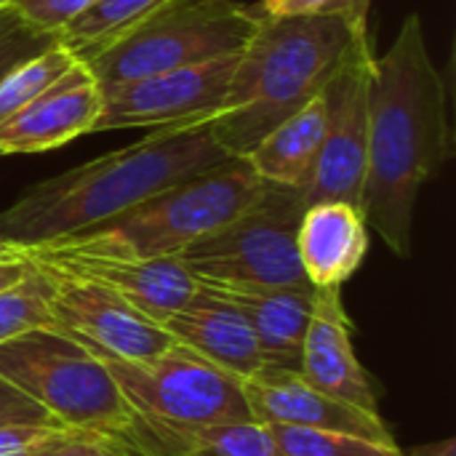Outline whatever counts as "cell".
<instances>
[{
	"label": "cell",
	"mask_w": 456,
	"mask_h": 456,
	"mask_svg": "<svg viewBox=\"0 0 456 456\" xmlns=\"http://www.w3.org/2000/svg\"><path fill=\"white\" fill-rule=\"evenodd\" d=\"M283 456H403L395 441H377L339 430L265 425Z\"/></svg>",
	"instance_id": "21"
},
{
	"label": "cell",
	"mask_w": 456,
	"mask_h": 456,
	"mask_svg": "<svg viewBox=\"0 0 456 456\" xmlns=\"http://www.w3.org/2000/svg\"><path fill=\"white\" fill-rule=\"evenodd\" d=\"M168 0H96L88 11L72 19L67 27L56 32L59 43L80 61L94 48L104 45L155 8L166 5Z\"/></svg>",
	"instance_id": "20"
},
{
	"label": "cell",
	"mask_w": 456,
	"mask_h": 456,
	"mask_svg": "<svg viewBox=\"0 0 456 456\" xmlns=\"http://www.w3.org/2000/svg\"><path fill=\"white\" fill-rule=\"evenodd\" d=\"M326 123H329V102L323 91L307 107L278 123L248 155H243V160L267 184L302 190L315 168Z\"/></svg>",
	"instance_id": "19"
},
{
	"label": "cell",
	"mask_w": 456,
	"mask_h": 456,
	"mask_svg": "<svg viewBox=\"0 0 456 456\" xmlns=\"http://www.w3.org/2000/svg\"><path fill=\"white\" fill-rule=\"evenodd\" d=\"M323 11L339 13L355 35H371V27H369L371 0H329Z\"/></svg>",
	"instance_id": "30"
},
{
	"label": "cell",
	"mask_w": 456,
	"mask_h": 456,
	"mask_svg": "<svg viewBox=\"0 0 456 456\" xmlns=\"http://www.w3.org/2000/svg\"><path fill=\"white\" fill-rule=\"evenodd\" d=\"M265 190L267 182L259 179L243 158H227L166 187L131 211L56 243L139 259L179 256L187 246L254 206Z\"/></svg>",
	"instance_id": "4"
},
{
	"label": "cell",
	"mask_w": 456,
	"mask_h": 456,
	"mask_svg": "<svg viewBox=\"0 0 456 456\" xmlns=\"http://www.w3.org/2000/svg\"><path fill=\"white\" fill-rule=\"evenodd\" d=\"M0 377L67 430L118 438L131 425L134 414L104 361L51 329L0 342Z\"/></svg>",
	"instance_id": "6"
},
{
	"label": "cell",
	"mask_w": 456,
	"mask_h": 456,
	"mask_svg": "<svg viewBox=\"0 0 456 456\" xmlns=\"http://www.w3.org/2000/svg\"><path fill=\"white\" fill-rule=\"evenodd\" d=\"M174 345L206 358L208 363L246 379L265 366L259 342L238 307L200 286L160 323Z\"/></svg>",
	"instance_id": "16"
},
{
	"label": "cell",
	"mask_w": 456,
	"mask_h": 456,
	"mask_svg": "<svg viewBox=\"0 0 456 456\" xmlns=\"http://www.w3.org/2000/svg\"><path fill=\"white\" fill-rule=\"evenodd\" d=\"M75 64H77V59L61 43H53L51 48L21 61L19 67H13L0 80V123L8 120L11 115H16L21 107H27L43 91H48Z\"/></svg>",
	"instance_id": "22"
},
{
	"label": "cell",
	"mask_w": 456,
	"mask_h": 456,
	"mask_svg": "<svg viewBox=\"0 0 456 456\" xmlns=\"http://www.w3.org/2000/svg\"><path fill=\"white\" fill-rule=\"evenodd\" d=\"M3 425H56L61 428L43 406L16 390L11 382L0 377V428Z\"/></svg>",
	"instance_id": "27"
},
{
	"label": "cell",
	"mask_w": 456,
	"mask_h": 456,
	"mask_svg": "<svg viewBox=\"0 0 456 456\" xmlns=\"http://www.w3.org/2000/svg\"><path fill=\"white\" fill-rule=\"evenodd\" d=\"M27 273H29V259L24 256V251H16L11 256H0V291L24 281Z\"/></svg>",
	"instance_id": "31"
},
{
	"label": "cell",
	"mask_w": 456,
	"mask_h": 456,
	"mask_svg": "<svg viewBox=\"0 0 456 456\" xmlns=\"http://www.w3.org/2000/svg\"><path fill=\"white\" fill-rule=\"evenodd\" d=\"M358 37L366 35L329 11L262 19L240 51L222 110L208 120L214 142L232 158L248 155L278 123L326 91Z\"/></svg>",
	"instance_id": "3"
},
{
	"label": "cell",
	"mask_w": 456,
	"mask_h": 456,
	"mask_svg": "<svg viewBox=\"0 0 456 456\" xmlns=\"http://www.w3.org/2000/svg\"><path fill=\"white\" fill-rule=\"evenodd\" d=\"M59 43L53 32H45L21 19L11 5L0 8V80L21 61Z\"/></svg>",
	"instance_id": "24"
},
{
	"label": "cell",
	"mask_w": 456,
	"mask_h": 456,
	"mask_svg": "<svg viewBox=\"0 0 456 456\" xmlns=\"http://www.w3.org/2000/svg\"><path fill=\"white\" fill-rule=\"evenodd\" d=\"M59 430H67V428H56V425H3L0 428V456L29 449L35 444H43L45 438L56 436Z\"/></svg>",
	"instance_id": "28"
},
{
	"label": "cell",
	"mask_w": 456,
	"mask_h": 456,
	"mask_svg": "<svg viewBox=\"0 0 456 456\" xmlns=\"http://www.w3.org/2000/svg\"><path fill=\"white\" fill-rule=\"evenodd\" d=\"M37 456H128V452L115 436L107 433L59 430L40 446Z\"/></svg>",
	"instance_id": "25"
},
{
	"label": "cell",
	"mask_w": 456,
	"mask_h": 456,
	"mask_svg": "<svg viewBox=\"0 0 456 456\" xmlns=\"http://www.w3.org/2000/svg\"><path fill=\"white\" fill-rule=\"evenodd\" d=\"M329 0H259L256 13L262 19H291V16H310L321 13Z\"/></svg>",
	"instance_id": "29"
},
{
	"label": "cell",
	"mask_w": 456,
	"mask_h": 456,
	"mask_svg": "<svg viewBox=\"0 0 456 456\" xmlns=\"http://www.w3.org/2000/svg\"><path fill=\"white\" fill-rule=\"evenodd\" d=\"M94 3L96 0H11V8L29 24L56 35Z\"/></svg>",
	"instance_id": "26"
},
{
	"label": "cell",
	"mask_w": 456,
	"mask_h": 456,
	"mask_svg": "<svg viewBox=\"0 0 456 456\" xmlns=\"http://www.w3.org/2000/svg\"><path fill=\"white\" fill-rule=\"evenodd\" d=\"M452 155L449 99L419 13H409L393 45L374 59L369 83V163L361 214L401 259L411 256L422 187Z\"/></svg>",
	"instance_id": "1"
},
{
	"label": "cell",
	"mask_w": 456,
	"mask_h": 456,
	"mask_svg": "<svg viewBox=\"0 0 456 456\" xmlns=\"http://www.w3.org/2000/svg\"><path fill=\"white\" fill-rule=\"evenodd\" d=\"M305 208L302 190L267 184L254 206L187 246L176 259L198 283L310 286L297 254V227Z\"/></svg>",
	"instance_id": "7"
},
{
	"label": "cell",
	"mask_w": 456,
	"mask_h": 456,
	"mask_svg": "<svg viewBox=\"0 0 456 456\" xmlns=\"http://www.w3.org/2000/svg\"><path fill=\"white\" fill-rule=\"evenodd\" d=\"M99 115L102 88L77 61L48 91L0 123V155L56 150L83 134H94Z\"/></svg>",
	"instance_id": "15"
},
{
	"label": "cell",
	"mask_w": 456,
	"mask_h": 456,
	"mask_svg": "<svg viewBox=\"0 0 456 456\" xmlns=\"http://www.w3.org/2000/svg\"><path fill=\"white\" fill-rule=\"evenodd\" d=\"M45 441H48V438H45ZM45 441H43V444H45ZM43 444H35V446H29V449H21V452H13V454H3V456H37L40 454V446H43Z\"/></svg>",
	"instance_id": "34"
},
{
	"label": "cell",
	"mask_w": 456,
	"mask_h": 456,
	"mask_svg": "<svg viewBox=\"0 0 456 456\" xmlns=\"http://www.w3.org/2000/svg\"><path fill=\"white\" fill-rule=\"evenodd\" d=\"M248 414L259 425H289L310 430H339L377 441H395L379 414L342 403L313 387L294 369L262 366L240 379Z\"/></svg>",
	"instance_id": "13"
},
{
	"label": "cell",
	"mask_w": 456,
	"mask_h": 456,
	"mask_svg": "<svg viewBox=\"0 0 456 456\" xmlns=\"http://www.w3.org/2000/svg\"><path fill=\"white\" fill-rule=\"evenodd\" d=\"M5 5H11V0H0V8H5Z\"/></svg>",
	"instance_id": "35"
},
{
	"label": "cell",
	"mask_w": 456,
	"mask_h": 456,
	"mask_svg": "<svg viewBox=\"0 0 456 456\" xmlns=\"http://www.w3.org/2000/svg\"><path fill=\"white\" fill-rule=\"evenodd\" d=\"M16 251H21V248L13 246V243H8L5 238H0V256H11V254H16Z\"/></svg>",
	"instance_id": "33"
},
{
	"label": "cell",
	"mask_w": 456,
	"mask_h": 456,
	"mask_svg": "<svg viewBox=\"0 0 456 456\" xmlns=\"http://www.w3.org/2000/svg\"><path fill=\"white\" fill-rule=\"evenodd\" d=\"M297 254L313 289H342L369 254V227L350 203H310L297 227Z\"/></svg>",
	"instance_id": "17"
},
{
	"label": "cell",
	"mask_w": 456,
	"mask_h": 456,
	"mask_svg": "<svg viewBox=\"0 0 456 456\" xmlns=\"http://www.w3.org/2000/svg\"><path fill=\"white\" fill-rule=\"evenodd\" d=\"M227 299L248 321L265 366L299 371L302 337L313 313V286H227L200 283Z\"/></svg>",
	"instance_id": "18"
},
{
	"label": "cell",
	"mask_w": 456,
	"mask_h": 456,
	"mask_svg": "<svg viewBox=\"0 0 456 456\" xmlns=\"http://www.w3.org/2000/svg\"><path fill=\"white\" fill-rule=\"evenodd\" d=\"M299 374L321 393L379 414L369 371L355 355L353 321L345 310L342 289H315L313 313L299 350Z\"/></svg>",
	"instance_id": "14"
},
{
	"label": "cell",
	"mask_w": 456,
	"mask_h": 456,
	"mask_svg": "<svg viewBox=\"0 0 456 456\" xmlns=\"http://www.w3.org/2000/svg\"><path fill=\"white\" fill-rule=\"evenodd\" d=\"M32 329H48V283L35 262L24 281L0 291V342Z\"/></svg>",
	"instance_id": "23"
},
{
	"label": "cell",
	"mask_w": 456,
	"mask_h": 456,
	"mask_svg": "<svg viewBox=\"0 0 456 456\" xmlns=\"http://www.w3.org/2000/svg\"><path fill=\"white\" fill-rule=\"evenodd\" d=\"M29 262L40 267L48 283V329L72 339L99 361H147L174 347V339L158 321L110 289L45 262Z\"/></svg>",
	"instance_id": "9"
},
{
	"label": "cell",
	"mask_w": 456,
	"mask_h": 456,
	"mask_svg": "<svg viewBox=\"0 0 456 456\" xmlns=\"http://www.w3.org/2000/svg\"><path fill=\"white\" fill-rule=\"evenodd\" d=\"M374 59V37H358L326 86L329 123L310 182L302 187L307 206L337 200L361 208L369 163V83Z\"/></svg>",
	"instance_id": "10"
},
{
	"label": "cell",
	"mask_w": 456,
	"mask_h": 456,
	"mask_svg": "<svg viewBox=\"0 0 456 456\" xmlns=\"http://www.w3.org/2000/svg\"><path fill=\"white\" fill-rule=\"evenodd\" d=\"M227 158L208 126L155 128L123 150L27 187L0 211V238L35 248L83 235Z\"/></svg>",
	"instance_id": "2"
},
{
	"label": "cell",
	"mask_w": 456,
	"mask_h": 456,
	"mask_svg": "<svg viewBox=\"0 0 456 456\" xmlns=\"http://www.w3.org/2000/svg\"><path fill=\"white\" fill-rule=\"evenodd\" d=\"M403 456H456V441L454 438H444V441L422 444V446L406 449Z\"/></svg>",
	"instance_id": "32"
},
{
	"label": "cell",
	"mask_w": 456,
	"mask_h": 456,
	"mask_svg": "<svg viewBox=\"0 0 456 456\" xmlns=\"http://www.w3.org/2000/svg\"><path fill=\"white\" fill-rule=\"evenodd\" d=\"M262 16L238 0H168L80 59L102 91L187 64L240 53Z\"/></svg>",
	"instance_id": "5"
},
{
	"label": "cell",
	"mask_w": 456,
	"mask_h": 456,
	"mask_svg": "<svg viewBox=\"0 0 456 456\" xmlns=\"http://www.w3.org/2000/svg\"><path fill=\"white\" fill-rule=\"evenodd\" d=\"M131 414L163 425L254 422L240 377L187 347H168L147 361H104Z\"/></svg>",
	"instance_id": "8"
},
{
	"label": "cell",
	"mask_w": 456,
	"mask_h": 456,
	"mask_svg": "<svg viewBox=\"0 0 456 456\" xmlns=\"http://www.w3.org/2000/svg\"><path fill=\"white\" fill-rule=\"evenodd\" d=\"M238 59L240 53H230L107 88L94 131L208 126L227 99Z\"/></svg>",
	"instance_id": "11"
},
{
	"label": "cell",
	"mask_w": 456,
	"mask_h": 456,
	"mask_svg": "<svg viewBox=\"0 0 456 456\" xmlns=\"http://www.w3.org/2000/svg\"><path fill=\"white\" fill-rule=\"evenodd\" d=\"M21 251L29 259L45 262L56 270L110 289L158 323L176 313L198 289V281L176 256L139 259L126 254L77 248L67 243H48Z\"/></svg>",
	"instance_id": "12"
}]
</instances>
